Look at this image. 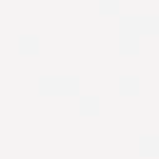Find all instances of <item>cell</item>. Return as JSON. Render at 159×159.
Returning a JSON list of instances; mask_svg holds the SVG:
<instances>
[{"label":"cell","mask_w":159,"mask_h":159,"mask_svg":"<svg viewBox=\"0 0 159 159\" xmlns=\"http://www.w3.org/2000/svg\"><path fill=\"white\" fill-rule=\"evenodd\" d=\"M30 47H37V40H35V37H30V40L22 37V40H20V52H22V55H32Z\"/></svg>","instance_id":"cell-1"}]
</instances>
